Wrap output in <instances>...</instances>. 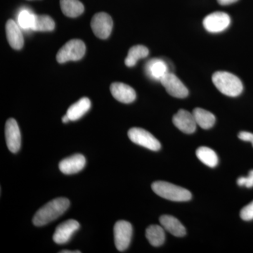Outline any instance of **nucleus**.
<instances>
[{
    "label": "nucleus",
    "mask_w": 253,
    "mask_h": 253,
    "mask_svg": "<svg viewBox=\"0 0 253 253\" xmlns=\"http://www.w3.org/2000/svg\"><path fill=\"white\" fill-rule=\"evenodd\" d=\"M36 15L28 9L20 11L18 16V24L20 28L24 30H32L36 21Z\"/></svg>",
    "instance_id": "nucleus-25"
},
{
    "label": "nucleus",
    "mask_w": 253,
    "mask_h": 253,
    "mask_svg": "<svg viewBox=\"0 0 253 253\" xmlns=\"http://www.w3.org/2000/svg\"><path fill=\"white\" fill-rule=\"evenodd\" d=\"M86 165V159L82 154H75L65 158L60 162L59 168L65 174H73L81 172Z\"/></svg>",
    "instance_id": "nucleus-13"
},
{
    "label": "nucleus",
    "mask_w": 253,
    "mask_h": 253,
    "mask_svg": "<svg viewBox=\"0 0 253 253\" xmlns=\"http://www.w3.org/2000/svg\"><path fill=\"white\" fill-rule=\"evenodd\" d=\"M91 108V101L88 98H82L77 102L70 106L67 116L71 121H76L83 117Z\"/></svg>",
    "instance_id": "nucleus-18"
},
{
    "label": "nucleus",
    "mask_w": 253,
    "mask_h": 253,
    "mask_svg": "<svg viewBox=\"0 0 253 253\" xmlns=\"http://www.w3.org/2000/svg\"><path fill=\"white\" fill-rule=\"evenodd\" d=\"M61 10L68 17L76 18L84 12V5L79 0H61Z\"/></svg>",
    "instance_id": "nucleus-20"
},
{
    "label": "nucleus",
    "mask_w": 253,
    "mask_h": 253,
    "mask_svg": "<svg viewBox=\"0 0 253 253\" xmlns=\"http://www.w3.org/2000/svg\"><path fill=\"white\" fill-rule=\"evenodd\" d=\"M167 92L174 97L184 99L189 95V90L174 73H168L161 81Z\"/></svg>",
    "instance_id": "nucleus-10"
},
{
    "label": "nucleus",
    "mask_w": 253,
    "mask_h": 253,
    "mask_svg": "<svg viewBox=\"0 0 253 253\" xmlns=\"http://www.w3.org/2000/svg\"><path fill=\"white\" fill-rule=\"evenodd\" d=\"M238 1H239V0H217L218 3L220 5H222V6L234 4V3Z\"/></svg>",
    "instance_id": "nucleus-29"
},
{
    "label": "nucleus",
    "mask_w": 253,
    "mask_h": 253,
    "mask_svg": "<svg viewBox=\"0 0 253 253\" xmlns=\"http://www.w3.org/2000/svg\"><path fill=\"white\" fill-rule=\"evenodd\" d=\"M113 20L105 12L97 13L93 16L91 27L95 36L100 39H107L113 29Z\"/></svg>",
    "instance_id": "nucleus-7"
},
{
    "label": "nucleus",
    "mask_w": 253,
    "mask_h": 253,
    "mask_svg": "<svg viewBox=\"0 0 253 253\" xmlns=\"http://www.w3.org/2000/svg\"><path fill=\"white\" fill-rule=\"evenodd\" d=\"M240 216L241 219L244 221H251L253 219V201L251 204L245 206L241 212H240Z\"/></svg>",
    "instance_id": "nucleus-26"
},
{
    "label": "nucleus",
    "mask_w": 253,
    "mask_h": 253,
    "mask_svg": "<svg viewBox=\"0 0 253 253\" xmlns=\"http://www.w3.org/2000/svg\"><path fill=\"white\" fill-rule=\"evenodd\" d=\"M198 158L208 167L214 168L218 164V157L216 153L210 148L202 146L196 151Z\"/></svg>",
    "instance_id": "nucleus-23"
},
{
    "label": "nucleus",
    "mask_w": 253,
    "mask_h": 253,
    "mask_svg": "<svg viewBox=\"0 0 253 253\" xmlns=\"http://www.w3.org/2000/svg\"><path fill=\"white\" fill-rule=\"evenodd\" d=\"M110 89L113 97L123 104H130L136 99L135 91L128 84L122 83H112Z\"/></svg>",
    "instance_id": "nucleus-14"
},
{
    "label": "nucleus",
    "mask_w": 253,
    "mask_h": 253,
    "mask_svg": "<svg viewBox=\"0 0 253 253\" xmlns=\"http://www.w3.org/2000/svg\"><path fill=\"white\" fill-rule=\"evenodd\" d=\"M79 222L75 219L63 221L56 227L53 235V240L56 244H66L71 239L75 232L80 229Z\"/></svg>",
    "instance_id": "nucleus-11"
},
{
    "label": "nucleus",
    "mask_w": 253,
    "mask_h": 253,
    "mask_svg": "<svg viewBox=\"0 0 253 253\" xmlns=\"http://www.w3.org/2000/svg\"><path fill=\"white\" fill-rule=\"evenodd\" d=\"M239 138L241 140L250 141L253 146V134L249 131H241L239 134Z\"/></svg>",
    "instance_id": "nucleus-28"
},
{
    "label": "nucleus",
    "mask_w": 253,
    "mask_h": 253,
    "mask_svg": "<svg viewBox=\"0 0 253 253\" xmlns=\"http://www.w3.org/2000/svg\"><path fill=\"white\" fill-rule=\"evenodd\" d=\"M146 237L154 247L162 246L166 241L164 229L161 226L151 225L146 229Z\"/></svg>",
    "instance_id": "nucleus-21"
},
{
    "label": "nucleus",
    "mask_w": 253,
    "mask_h": 253,
    "mask_svg": "<svg viewBox=\"0 0 253 253\" xmlns=\"http://www.w3.org/2000/svg\"><path fill=\"white\" fill-rule=\"evenodd\" d=\"M55 28L54 20L47 15H36V21L32 31L40 32L52 31Z\"/></svg>",
    "instance_id": "nucleus-24"
},
{
    "label": "nucleus",
    "mask_w": 253,
    "mask_h": 253,
    "mask_svg": "<svg viewBox=\"0 0 253 253\" xmlns=\"http://www.w3.org/2000/svg\"><path fill=\"white\" fill-rule=\"evenodd\" d=\"M173 124L176 128L186 134H192L196 129V121L193 113L180 109L173 116Z\"/></svg>",
    "instance_id": "nucleus-12"
},
{
    "label": "nucleus",
    "mask_w": 253,
    "mask_h": 253,
    "mask_svg": "<svg viewBox=\"0 0 253 253\" xmlns=\"http://www.w3.org/2000/svg\"><path fill=\"white\" fill-rule=\"evenodd\" d=\"M69 206V200L66 198H57L49 201L37 211L33 219V224L42 226L49 224L62 215Z\"/></svg>",
    "instance_id": "nucleus-1"
},
{
    "label": "nucleus",
    "mask_w": 253,
    "mask_h": 253,
    "mask_svg": "<svg viewBox=\"0 0 253 253\" xmlns=\"http://www.w3.org/2000/svg\"><path fill=\"white\" fill-rule=\"evenodd\" d=\"M6 38L8 42L13 49H22L24 44V39L20 26L13 20L10 19L6 24Z\"/></svg>",
    "instance_id": "nucleus-15"
},
{
    "label": "nucleus",
    "mask_w": 253,
    "mask_h": 253,
    "mask_svg": "<svg viewBox=\"0 0 253 253\" xmlns=\"http://www.w3.org/2000/svg\"><path fill=\"white\" fill-rule=\"evenodd\" d=\"M86 52L85 44L81 40H71L59 50L56 60L59 63L81 60Z\"/></svg>",
    "instance_id": "nucleus-4"
},
{
    "label": "nucleus",
    "mask_w": 253,
    "mask_h": 253,
    "mask_svg": "<svg viewBox=\"0 0 253 253\" xmlns=\"http://www.w3.org/2000/svg\"><path fill=\"white\" fill-rule=\"evenodd\" d=\"M149 54V49L145 46L136 45L132 46L129 50L125 63L127 67H133V66H135L139 59L147 57Z\"/></svg>",
    "instance_id": "nucleus-22"
},
{
    "label": "nucleus",
    "mask_w": 253,
    "mask_h": 253,
    "mask_svg": "<svg viewBox=\"0 0 253 253\" xmlns=\"http://www.w3.org/2000/svg\"><path fill=\"white\" fill-rule=\"evenodd\" d=\"M132 226L128 221H118L114 226V241L118 251L123 252L128 249L132 237Z\"/></svg>",
    "instance_id": "nucleus-6"
},
{
    "label": "nucleus",
    "mask_w": 253,
    "mask_h": 253,
    "mask_svg": "<svg viewBox=\"0 0 253 253\" xmlns=\"http://www.w3.org/2000/svg\"><path fill=\"white\" fill-rule=\"evenodd\" d=\"M145 69L149 77L156 81L161 82V80L169 73L167 63L161 59L150 60L146 64Z\"/></svg>",
    "instance_id": "nucleus-16"
},
{
    "label": "nucleus",
    "mask_w": 253,
    "mask_h": 253,
    "mask_svg": "<svg viewBox=\"0 0 253 253\" xmlns=\"http://www.w3.org/2000/svg\"><path fill=\"white\" fill-rule=\"evenodd\" d=\"M195 121L197 126H199L204 129H208L212 127L215 123V116L212 113L201 108H196L193 111Z\"/></svg>",
    "instance_id": "nucleus-19"
},
{
    "label": "nucleus",
    "mask_w": 253,
    "mask_h": 253,
    "mask_svg": "<svg viewBox=\"0 0 253 253\" xmlns=\"http://www.w3.org/2000/svg\"><path fill=\"white\" fill-rule=\"evenodd\" d=\"M151 188L155 194L169 201L184 202L190 201L192 197L191 192L188 190L167 181H155Z\"/></svg>",
    "instance_id": "nucleus-3"
},
{
    "label": "nucleus",
    "mask_w": 253,
    "mask_h": 253,
    "mask_svg": "<svg viewBox=\"0 0 253 253\" xmlns=\"http://www.w3.org/2000/svg\"><path fill=\"white\" fill-rule=\"evenodd\" d=\"M128 136L134 144L151 151H157L161 149V144L160 141L151 133L142 128H131L128 131Z\"/></svg>",
    "instance_id": "nucleus-5"
},
{
    "label": "nucleus",
    "mask_w": 253,
    "mask_h": 253,
    "mask_svg": "<svg viewBox=\"0 0 253 253\" xmlns=\"http://www.w3.org/2000/svg\"><path fill=\"white\" fill-rule=\"evenodd\" d=\"M238 185L240 186H245L247 188L253 187V169L250 171L249 175L247 177L241 176L237 180Z\"/></svg>",
    "instance_id": "nucleus-27"
},
{
    "label": "nucleus",
    "mask_w": 253,
    "mask_h": 253,
    "mask_svg": "<svg viewBox=\"0 0 253 253\" xmlns=\"http://www.w3.org/2000/svg\"><path fill=\"white\" fill-rule=\"evenodd\" d=\"M62 121L63 123H67L68 122H69V121H71V120H70V118L67 116V114H66L64 116H63L62 118Z\"/></svg>",
    "instance_id": "nucleus-30"
},
{
    "label": "nucleus",
    "mask_w": 253,
    "mask_h": 253,
    "mask_svg": "<svg viewBox=\"0 0 253 253\" xmlns=\"http://www.w3.org/2000/svg\"><path fill=\"white\" fill-rule=\"evenodd\" d=\"M231 23L230 16L225 12L216 11L204 18V26L209 33H217L225 31Z\"/></svg>",
    "instance_id": "nucleus-8"
},
{
    "label": "nucleus",
    "mask_w": 253,
    "mask_h": 253,
    "mask_svg": "<svg viewBox=\"0 0 253 253\" xmlns=\"http://www.w3.org/2000/svg\"><path fill=\"white\" fill-rule=\"evenodd\" d=\"M160 222L163 227L176 237H183L186 235L185 227L176 218L170 215H163L160 217Z\"/></svg>",
    "instance_id": "nucleus-17"
},
{
    "label": "nucleus",
    "mask_w": 253,
    "mask_h": 253,
    "mask_svg": "<svg viewBox=\"0 0 253 253\" xmlns=\"http://www.w3.org/2000/svg\"><path fill=\"white\" fill-rule=\"evenodd\" d=\"M212 81L218 90L226 96L236 97L244 90L242 82L232 73L217 71L212 75Z\"/></svg>",
    "instance_id": "nucleus-2"
},
{
    "label": "nucleus",
    "mask_w": 253,
    "mask_h": 253,
    "mask_svg": "<svg viewBox=\"0 0 253 253\" xmlns=\"http://www.w3.org/2000/svg\"><path fill=\"white\" fill-rule=\"evenodd\" d=\"M5 138L6 146L13 154L19 151L21 145V135L19 126L16 120L10 118L5 125Z\"/></svg>",
    "instance_id": "nucleus-9"
},
{
    "label": "nucleus",
    "mask_w": 253,
    "mask_h": 253,
    "mask_svg": "<svg viewBox=\"0 0 253 253\" xmlns=\"http://www.w3.org/2000/svg\"><path fill=\"white\" fill-rule=\"evenodd\" d=\"M61 253H81V251H62L60 252Z\"/></svg>",
    "instance_id": "nucleus-31"
}]
</instances>
